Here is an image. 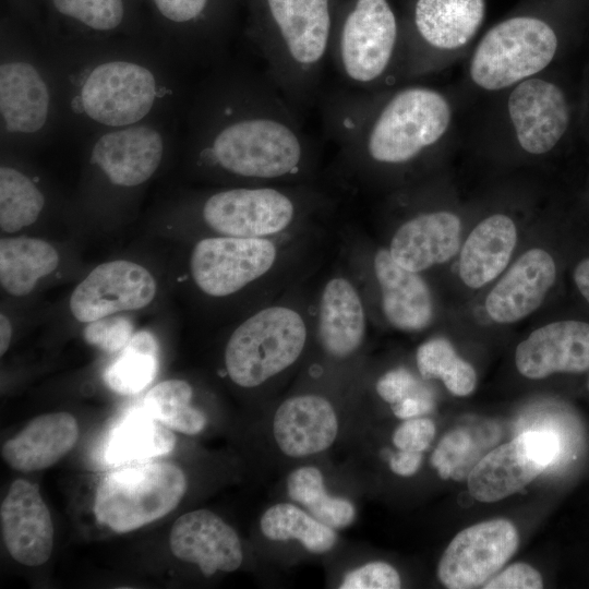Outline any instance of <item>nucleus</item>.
<instances>
[{"label": "nucleus", "instance_id": "obj_1", "mask_svg": "<svg viewBox=\"0 0 589 589\" xmlns=\"http://www.w3.org/2000/svg\"><path fill=\"white\" fill-rule=\"evenodd\" d=\"M301 115L263 70L227 58L191 88L181 137L197 168L284 179L299 173L312 152Z\"/></svg>", "mask_w": 589, "mask_h": 589}, {"label": "nucleus", "instance_id": "obj_2", "mask_svg": "<svg viewBox=\"0 0 589 589\" xmlns=\"http://www.w3.org/2000/svg\"><path fill=\"white\" fill-rule=\"evenodd\" d=\"M43 43L60 91L63 129L87 137L183 117L189 68L155 38Z\"/></svg>", "mask_w": 589, "mask_h": 589}, {"label": "nucleus", "instance_id": "obj_3", "mask_svg": "<svg viewBox=\"0 0 589 589\" xmlns=\"http://www.w3.org/2000/svg\"><path fill=\"white\" fill-rule=\"evenodd\" d=\"M322 113L326 134L347 154L385 166L410 163L433 147L452 118L447 99L420 85L402 87L385 98L339 88L325 97Z\"/></svg>", "mask_w": 589, "mask_h": 589}, {"label": "nucleus", "instance_id": "obj_4", "mask_svg": "<svg viewBox=\"0 0 589 589\" xmlns=\"http://www.w3.org/2000/svg\"><path fill=\"white\" fill-rule=\"evenodd\" d=\"M63 129L60 91L45 44L5 11L0 23L2 148L31 146Z\"/></svg>", "mask_w": 589, "mask_h": 589}, {"label": "nucleus", "instance_id": "obj_5", "mask_svg": "<svg viewBox=\"0 0 589 589\" xmlns=\"http://www.w3.org/2000/svg\"><path fill=\"white\" fill-rule=\"evenodd\" d=\"M265 19L250 31L263 71L301 113L314 100L329 56V0H264Z\"/></svg>", "mask_w": 589, "mask_h": 589}, {"label": "nucleus", "instance_id": "obj_6", "mask_svg": "<svg viewBox=\"0 0 589 589\" xmlns=\"http://www.w3.org/2000/svg\"><path fill=\"white\" fill-rule=\"evenodd\" d=\"M184 472L170 462H147L113 471L99 484L94 513L116 532H129L173 510L187 491Z\"/></svg>", "mask_w": 589, "mask_h": 589}, {"label": "nucleus", "instance_id": "obj_7", "mask_svg": "<svg viewBox=\"0 0 589 589\" xmlns=\"http://www.w3.org/2000/svg\"><path fill=\"white\" fill-rule=\"evenodd\" d=\"M306 328L298 312L285 306L263 309L231 334L225 350L229 377L255 387L290 366L301 354Z\"/></svg>", "mask_w": 589, "mask_h": 589}, {"label": "nucleus", "instance_id": "obj_8", "mask_svg": "<svg viewBox=\"0 0 589 589\" xmlns=\"http://www.w3.org/2000/svg\"><path fill=\"white\" fill-rule=\"evenodd\" d=\"M156 41L187 68H212L227 56L230 0H142Z\"/></svg>", "mask_w": 589, "mask_h": 589}, {"label": "nucleus", "instance_id": "obj_9", "mask_svg": "<svg viewBox=\"0 0 589 589\" xmlns=\"http://www.w3.org/2000/svg\"><path fill=\"white\" fill-rule=\"evenodd\" d=\"M556 49V35L545 22L512 17L483 36L470 62V76L483 89H502L542 71Z\"/></svg>", "mask_w": 589, "mask_h": 589}, {"label": "nucleus", "instance_id": "obj_10", "mask_svg": "<svg viewBox=\"0 0 589 589\" xmlns=\"http://www.w3.org/2000/svg\"><path fill=\"white\" fill-rule=\"evenodd\" d=\"M398 28L386 0H356L332 35L329 57L351 88L375 84L388 70Z\"/></svg>", "mask_w": 589, "mask_h": 589}, {"label": "nucleus", "instance_id": "obj_11", "mask_svg": "<svg viewBox=\"0 0 589 589\" xmlns=\"http://www.w3.org/2000/svg\"><path fill=\"white\" fill-rule=\"evenodd\" d=\"M560 450V438L553 431H526L479 459L467 477L468 490L479 502L501 501L555 462Z\"/></svg>", "mask_w": 589, "mask_h": 589}, {"label": "nucleus", "instance_id": "obj_12", "mask_svg": "<svg viewBox=\"0 0 589 589\" xmlns=\"http://www.w3.org/2000/svg\"><path fill=\"white\" fill-rule=\"evenodd\" d=\"M40 5L43 40L154 38L142 0H40Z\"/></svg>", "mask_w": 589, "mask_h": 589}, {"label": "nucleus", "instance_id": "obj_13", "mask_svg": "<svg viewBox=\"0 0 589 589\" xmlns=\"http://www.w3.org/2000/svg\"><path fill=\"white\" fill-rule=\"evenodd\" d=\"M519 543L516 527L503 518L474 524L449 542L437 577L449 589L482 587L515 554Z\"/></svg>", "mask_w": 589, "mask_h": 589}, {"label": "nucleus", "instance_id": "obj_14", "mask_svg": "<svg viewBox=\"0 0 589 589\" xmlns=\"http://www.w3.org/2000/svg\"><path fill=\"white\" fill-rule=\"evenodd\" d=\"M275 259L276 249L269 240L226 236L199 241L190 266L203 292L226 297L268 272Z\"/></svg>", "mask_w": 589, "mask_h": 589}, {"label": "nucleus", "instance_id": "obj_15", "mask_svg": "<svg viewBox=\"0 0 589 589\" xmlns=\"http://www.w3.org/2000/svg\"><path fill=\"white\" fill-rule=\"evenodd\" d=\"M206 225L231 237L261 238L284 230L293 219L296 203L269 187L230 188L208 195L201 208Z\"/></svg>", "mask_w": 589, "mask_h": 589}, {"label": "nucleus", "instance_id": "obj_16", "mask_svg": "<svg viewBox=\"0 0 589 589\" xmlns=\"http://www.w3.org/2000/svg\"><path fill=\"white\" fill-rule=\"evenodd\" d=\"M156 293V281L143 266L117 260L96 266L70 298L73 316L89 323L121 311L148 305Z\"/></svg>", "mask_w": 589, "mask_h": 589}, {"label": "nucleus", "instance_id": "obj_17", "mask_svg": "<svg viewBox=\"0 0 589 589\" xmlns=\"http://www.w3.org/2000/svg\"><path fill=\"white\" fill-rule=\"evenodd\" d=\"M507 108L519 145L533 155L550 152L569 123L568 105L562 89L538 77L517 83Z\"/></svg>", "mask_w": 589, "mask_h": 589}, {"label": "nucleus", "instance_id": "obj_18", "mask_svg": "<svg viewBox=\"0 0 589 589\" xmlns=\"http://www.w3.org/2000/svg\"><path fill=\"white\" fill-rule=\"evenodd\" d=\"M1 531L12 558L26 566L45 564L53 548L50 512L35 483L15 480L0 508Z\"/></svg>", "mask_w": 589, "mask_h": 589}, {"label": "nucleus", "instance_id": "obj_19", "mask_svg": "<svg viewBox=\"0 0 589 589\" xmlns=\"http://www.w3.org/2000/svg\"><path fill=\"white\" fill-rule=\"evenodd\" d=\"M169 546L177 558L196 564L207 577L217 570L235 572L243 560L236 530L208 509L180 516L171 528Z\"/></svg>", "mask_w": 589, "mask_h": 589}, {"label": "nucleus", "instance_id": "obj_20", "mask_svg": "<svg viewBox=\"0 0 589 589\" xmlns=\"http://www.w3.org/2000/svg\"><path fill=\"white\" fill-rule=\"evenodd\" d=\"M515 364L522 376L531 380L588 370L589 324L567 320L534 329L517 346Z\"/></svg>", "mask_w": 589, "mask_h": 589}, {"label": "nucleus", "instance_id": "obj_21", "mask_svg": "<svg viewBox=\"0 0 589 589\" xmlns=\"http://www.w3.org/2000/svg\"><path fill=\"white\" fill-rule=\"evenodd\" d=\"M556 278L552 255L540 248L521 254L490 290L485 310L492 321L510 324L533 313Z\"/></svg>", "mask_w": 589, "mask_h": 589}, {"label": "nucleus", "instance_id": "obj_22", "mask_svg": "<svg viewBox=\"0 0 589 589\" xmlns=\"http://www.w3.org/2000/svg\"><path fill=\"white\" fill-rule=\"evenodd\" d=\"M273 434L286 456L301 458L318 454L337 437V416L332 404L322 396H294L277 408Z\"/></svg>", "mask_w": 589, "mask_h": 589}, {"label": "nucleus", "instance_id": "obj_23", "mask_svg": "<svg viewBox=\"0 0 589 589\" xmlns=\"http://www.w3.org/2000/svg\"><path fill=\"white\" fill-rule=\"evenodd\" d=\"M460 232L461 221L452 212L419 214L397 229L388 251L398 265L419 273L454 257Z\"/></svg>", "mask_w": 589, "mask_h": 589}, {"label": "nucleus", "instance_id": "obj_24", "mask_svg": "<svg viewBox=\"0 0 589 589\" xmlns=\"http://www.w3.org/2000/svg\"><path fill=\"white\" fill-rule=\"evenodd\" d=\"M79 425L64 411L38 416L1 447L4 461L23 472L46 469L64 457L75 445Z\"/></svg>", "mask_w": 589, "mask_h": 589}, {"label": "nucleus", "instance_id": "obj_25", "mask_svg": "<svg viewBox=\"0 0 589 589\" xmlns=\"http://www.w3.org/2000/svg\"><path fill=\"white\" fill-rule=\"evenodd\" d=\"M374 272L387 321L398 329L421 330L433 317L430 289L419 273L398 265L386 249L377 251Z\"/></svg>", "mask_w": 589, "mask_h": 589}, {"label": "nucleus", "instance_id": "obj_26", "mask_svg": "<svg viewBox=\"0 0 589 589\" xmlns=\"http://www.w3.org/2000/svg\"><path fill=\"white\" fill-rule=\"evenodd\" d=\"M517 243L514 220L504 214L482 219L465 240L459 256V276L464 284L478 289L507 267Z\"/></svg>", "mask_w": 589, "mask_h": 589}, {"label": "nucleus", "instance_id": "obj_27", "mask_svg": "<svg viewBox=\"0 0 589 589\" xmlns=\"http://www.w3.org/2000/svg\"><path fill=\"white\" fill-rule=\"evenodd\" d=\"M365 315L361 299L345 278L329 280L322 293L318 336L330 356L345 358L361 345Z\"/></svg>", "mask_w": 589, "mask_h": 589}, {"label": "nucleus", "instance_id": "obj_28", "mask_svg": "<svg viewBox=\"0 0 589 589\" xmlns=\"http://www.w3.org/2000/svg\"><path fill=\"white\" fill-rule=\"evenodd\" d=\"M484 12V0H417L414 25L429 46L450 50L474 36Z\"/></svg>", "mask_w": 589, "mask_h": 589}, {"label": "nucleus", "instance_id": "obj_29", "mask_svg": "<svg viewBox=\"0 0 589 589\" xmlns=\"http://www.w3.org/2000/svg\"><path fill=\"white\" fill-rule=\"evenodd\" d=\"M59 264L56 249L38 238L11 237L0 240V283L10 294H28L39 278Z\"/></svg>", "mask_w": 589, "mask_h": 589}, {"label": "nucleus", "instance_id": "obj_30", "mask_svg": "<svg viewBox=\"0 0 589 589\" xmlns=\"http://www.w3.org/2000/svg\"><path fill=\"white\" fill-rule=\"evenodd\" d=\"M176 445V436L164 423L144 409L132 412L112 433L105 450L111 465L167 455Z\"/></svg>", "mask_w": 589, "mask_h": 589}, {"label": "nucleus", "instance_id": "obj_31", "mask_svg": "<svg viewBox=\"0 0 589 589\" xmlns=\"http://www.w3.org/2000/svg\"><path fill=\"white\" fill-rule=\"evenodd\" d=\"M47 203L38 182L13 163L0 167V227L13 233L37 221Z\"/></svg>", "mask_w": 589, "mask_h": 589}, {"label": "nucleus", "instance_id": "obj_32", "mask_svg": "<svg viewBox=\"0 0 589 589\" xmlns=\"http://www.w3.org/2000/svg\"><path fill=\"white\" fill-rule=\"evenodd\" d=\"M260 527L269 540H297L305 550L315 554L330 551L337 542L334 528L289 503L267 508L261 517Z\"/></svg>", "mask_w": 589, "mask_h": 589}, {"label": "nucleus", "instance_id": "obj_33", "mask_svg": "<svg viewBox=\"0 0 589 589\" xmlns=\"http://www.w3.org/2000/svg\"><path fill=\"white\" fill-rule=\"evenodd\" d=\"M287 493L290 498L304 506L323 524L341 529L351 525L356 508L347 498L332 496L326 492L320 469L303 466L294 469L287 478Z\"/></svg>", "mask_w": 589, "mask_h": 589}, {"label": "nucleus", "instance_id": "obj_34", "mask_svg": "<svg viewBox=\"0 0 589 589\" xmlns=\"http://www.w3.org/2000/svg\"><path fill=\"white\" fill-rule=\"evenodd\" d=\"M158 353L157 340L149 332L133 334L119 357L106 369V385L121 395L140 393L155 378Z\"/></svg>", "mask_w": 589, "mask_h": 589}, {"label": "nucleus", "instance_id": "obj_35", "mask_svg": "<svg viewBox=\"0 0 589 589\" xmlns=\"http://www.w3.org/2000/svg\"><path fill=\"white\" fill-rule=\"evenodd\" d=\"M193 390L182 380H167L156 384L144 397L143 409L171 430L196 435L207 423L203 411L191 406Z\"/></svg>", "mask_w": 589, "mask_h": 589}, {"label": "nucleus", "instance_id": "obj_36", "mask_svg": "<svg viewBox=\"0 0 589 589\" xmlns=\"http://www.w3.org/2000/svg\"><path fill=\"white\" fill-rule=\"evenodd\" d=\"M416 359L423 378H441L453 395L467 396L474 390L477 374L473 366L457 356L448 340L425 341L418 348Z\"/></svg>", "mask_w": 589, "mask_h": 589}, {"label": "nucleus", "instance_id": "obj_37", "mask_svg": "<svg viewBox=\"0 0 589 589\" xmlns=\"http://www.w3.org/2000/svg\"><path fill=\"white\" fill-rule=\"evenodd\" d=\"M477 445L468 431L455 429L446 433L431 456V465L446 480H462L479 461Z\"/></svg>", "mask_w": 589, "mask_h": 589}, {"label": "nucleus", "instance_id": "obj_38", "mask_svg": "<svg viewBox=\"0 0 589 589\" xmlns=\"http://www.w3.org/2000/svg\"><path fill=\"white\" fill-rule=\"evenodd\" d=\"M133 334L130 320L112 314L89 322L83 330V338L88 345L111 353L122 350Z\"/></svg>", "mask_w": 589, "mask_h": 589}, {"label": "nucleus", "instance_id": "obj_39", "mask_svg": "<svg viewBox=\"0 0 589 589\" xmlns=\"http://www.w3.org/2000/svg\"><path fill=\"white\" fill-rule=\"evenodd\" d=\"M401 579L398 572L388 563L375 561L348 572L340 589H398Z\"/></svg>", "mask_w": 589, "mask_h": 589}, {"label": "nucleus", "instance_id": "obj_40", "mask_svg": "<svg viewBox=\"0 0 589 589\" xmlns=\"http://www.w3.org/2000/svg\"><path fill=\"white\" fill-rule=\"evenodd\" d=\"M435 424L428 418L406 419L393 433L394 445L401 450L423 452L435 436Z\"/></svg>", "mask_w": 589, "mask_h": 589}, {"label": "nucleus", "instance_id": "obj_41", "mask_svg": "<svg viewBox=\"0 0 589 589\" xmlns=\"http://www.w3.org/2000/svg\"><path fill=\"white\" fill-rule=\"evenodd\" d=\"M543 587L540 573L529 564L515 563L491 577L485 589H539Z\"/></svg>", "mask_w": 589, "mask_h": 589}, {"label": "nucleus", "instance_id": "obj_42", "mask_svg": "<svg viewBox=\"0 0 589 589\" xmlns=\"http://www.w3.org/2000/svg\"><path fill=\"white\" fill-rule=\"evenodd\" d=\"M376 392L386 402L394 405L406 397L428 395L418 390V383L406 369L398 368L385 373L376 383Z\"/></svg>", "mask_w": 589, "mask_h": 589}, {"label": "nucleus", "instance_id": "obj_43", "mask_svg": "<svg viewBox=\"0 0 589 589\" xmlns=\"http://www.w3.org/2000/svg\"><path fill=\"white\" fill-rule=\"evenodd\" d=\"M7 11L41 36L44 24L40 0H4Z\"/></svg>", "mask_w": 589, "mask_h": 589}, {"label": "nucleus", "instance_id": "obj_44", "mask_svg": "<svg viewBox=\"0 0 589 589\" xmlns=\"http://www.w3.org/2000/svg\"><path fill=\"white\" fill-rule=\"evenodd\" d=\"M433 402L429 395H416L406 397L402 400L392 405L394 414L399 419H411L430 412Z\"/></svg>", "mask_w": 589, "mask_h": 589}, {"label": "nucleus", "instance_id": "obj_45", "mask_svg": "<svg viewBox=\"0 0 589 589\" xmlns=\"http://www.w3.org/2000/svg\"><path fill=\"white\" fill-rule=\"evenodd\" d=\"M422 462L421 452L401 450L397 452L389 459L390 470L402 477H409L414 474Z\"/></svg>", "mask_w": 589, "mask_h": 589}, {"label": "nucleus", "instance_id": "obj_46", "mask_svg": "<svg viewBox=\"0 0 589 589\" xmlns=\"http://www.w3.org/2000/svg\"><path fill=\"white\" fill-rule=\"evenodd\" d=\"M574 281L582 297L589 303V257L579 262L575 267Z\"/></svg>", "mask_w": 589, "mask_h": 589}, {"label": "nucleus", "instance_id": "obj_47", "mask_svg": "<svg viewBox=\"0 0 589 589\" xmlns=\"http://www.w3.org/2000/svg\"><path fill=\"white\" fill-rule=\"evenodd\" d=\"M12 337V326L9 318L0 314V353L1 356L8 350Z\"/></svg>", "mask_w": 589, "mask_h": 589}]
</instances>
